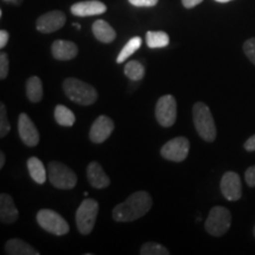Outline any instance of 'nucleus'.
I'll use <instances>...</instances> for the list:
<instances>
[{"mask_svg":"<svg viewBox=\"0 0 255 255\" xmlns=\"http://www.w3.org/2000/svg\"><path fill=\"white\" fill-rule=\"evenodd\" d=\"M152 207V199L146 191L139 190L117 205L113 210V219L116 222H131L144 216Z\"/></svg>","mask_w":255,"mask_h":255,"instance_id":"1","label":"nucleus"},{"mask_svg":"<svg viewBox=\"0 0 255 255\" xmlns=\"http://www.w3.org/2000/svg\"><path fill=\"white\" fill-rule=\"evenodd\" d=\"M63 90L70 101L84 107L94 104L98 98L97 91L92 85L77 78H66L63 82Z\"/></svg>","mask_w":255,"mask_h":255,"instance_id":"2","label":"nucleus"},{"mask_svg":"<svg viewBox=\"0 0 255 255\" xmlns=\"http://www.w3.org/2000/svg\"><path fill=\"white\" fill-rule=\"evenodd\" d=\"M194 126L197 133L206 142H214L216 138V127L208 105L197 102L193 107Z\"/></svg>","mask_w":255,"mask_h":255,"instance_id":"3","label":"nucleus"},{"mask_svg":"<svg viewBox=\"0 0 255 255\" xmlns=\"http://www.w3.org/2000/svg\"><path fill=\"white\" fill-rule=\"evenodd\" d=\"M47 176L51 184L58 189L69 190L77 184V175L62 162L52 161L47 165Z\"/></svg>","mask_w":255,"mask_h":255,"instance_id":"4","label":"nucleus"},{"mask_svg":"<svg viewBox=\"0 0 255 255\" xmlns=\"http://www.w3.org/2000/svg\"><path fill=\"white\" fill-rule=\"evenodd\" d=\"M232 225V214L226 207L216 206L210 209L205 222V228L213 237H222L229 231Z\"/></svg>","mask_w":255,"mask_h":255,"instance_id":"5","label":"nucleus"},{"mask_svg":"<svg viewBox=\"0 0 255 255\" xmlns=\"http://www.w3.org/2000/svg\"><path fill=\"white\" fill-rule=\"evenodd\" d=\"M100 206L94 199H85L76 212V223L78 232L83 235H88L95 227Z\"/></svg>","mask_w":255,"mask_h":255,"instance_id":"6","label":"nucleus"},{"mask_svg":"<svg viewBox=\"0 0 255 255\" xmlns=\"http://www.w3.org/2000/svg\"><path fill=\"white\" fill-rule=\"evenodd\" d=\"M37 222L44 231L51 233V234L62 235L68 234L70 227L65 219H63L58 213L51 209H41L37 213Z\"/></svg>","mask_w":255,"mask_h":255,"instance_id":"7","label":"nucleus"},{"mask_svg":"<svg viewBox=\"0 0 255 255\" xmlns=\"http://www.w3.org/2000/svg\"><path fill=\"white\" fill-rule=\"evenodd\" d=\"M176 100L174 96L164 95L157 101L155 108V116L159 126L170 128L176 122Z\"/></svg>","mask_w":255,"mask_h":255,"instance_id":"8","label":"nucleus"},{"mask_svg":"<svg viewBox=\"0 0 255 255\" xmlns=\"http://www.w3.org/2000/svg\"><path fill=\"white\" fill-rule=\"evenodd\" d=\"M190 142L187 137H175L161 149V156L168 161L182 162L189 154Z\"/></svg>","mask_w":255,"mask_h":255,"instance_id":"9","label":"nucleus"},{"mask_svg":"<svg viewBox=\"0 0 255 255\" xmlns=\"http://www.w3.org/2000/svg\"><path fill=\"white\" fill-rule=\"evenodd\" d=\"M222 195L228 201H238L242 196L241 178L235 171H227L223 174L220 183Z\"/></svg>","mask_w":255,"mask_h":255,"instance_id":"10","label":"nucleus"},{"mask_svg":"<svg viewBox=\"0 0 255 255\" xmlns=\"http://www.w3.org/2000/svg\"><path fill=\"white\" fill-rule=\"evenodd\" d=\"M66 17L62 11H50L37 19L36 27L41 33H52L65 25Z\"/></svg>","mask_w":255,"mask_h":255,"instance_id":"11","label":"nucleus"},{"mask_svg":"<svg viewBox=\"0 0 255 255\" xmlns=\"http://www.w3.org/2000/svg\"><path fill=\"white\" fill-rule=\"evenodd\" d=\"M18 131L21 141L27 146H36L39 143V132H38L36 126L32 122L30 117L25 113L19 115Z\"/></svg>","mask_w":255,"mask_h":255,"instance_id":"12","label":"nucleus"},{"mask_svg":"<svg viewBox=\"0 0 255 255\" xmlns=\"http://www.w3.org/2000/svg\"><path fill=\"white\" fill-rule=\"evenodd\" d=\"M114 128L115 124L113 120L109 119L108 116L102 115V116L97 117L95 120V122L92 123L90 133H89L91 142L96 143V144H100V143L107 141L109 138V136L113 133Z\"/></svg>","mask_w":255,"mask_h":255,"instance_id":"13","label":"nucleus"},{"mask_svg":"<svg viewBox=\"0 0 255 255\" xmlns=\"http://www.w3.org/2000/svg\"><path fill=\"white\" fill-rule=\"evenodd\" d=\"M70 11L76 17H91V15L103 14L107 12V5L100 0H87L78 1L70 7Z\"/></svg>","mask_w":255,"mask_h":255,"instance_id":"14","label":"nucleus"},{"mask_svg":"<svg viewBox=\"0 0 255 255\" xmlns=\"http://www.w3.org/2000/svg\"><path fill=\"white\" fill-rule=\"evenodd\" d=\"M53 58L57 60H71L78 55V47L69 40H55L51 46Z\"/></svg>","mask_w":255,"mask_h":255,"instance_id":"15","label":"nucleus"},{"mask_svg":"<svg viewBox=\"0 0 255 255\" xmlns=\"http://www.w3.org/2000/svg\"><path fill=\"white\" fill-rule=\"evenodd\" d=\"M87 175L89 182L96 189H104V188L109 187L110 178L104 173L103 168H102V165L98 162L94 161L91 163H89Z\"/></svg>","mask_w":255,"mask_h":255,"instance_id":"16","label":"nucleus"},{"mask_svg":"<svg viewBox=\"0 0 255 255\" xmlns=\"http://www.w3.org/2000/svg\"><path fill=\"white\" fill-rule=\"evenodd\" d=\"M19 218L14 201L8 194L0 195V220L2 223H14Z\"/></svg>","mask_w":255,"mask_h":255,"instance_id":"17","label":"nucleus"},{"mask_svg":"<svg viewBox=\"0 0 255 255\" xmlns=\"http://www.w3.org/2000/svg\"><path fill=\"white\" fill-rule=\"evenodd\" d=\"M92 32L96 39L100 40L101 43L109 44L116 39V31L114 30L110 24H108L105 20H96L92 24Z\"/></svg>","mask_w":255,"mask_h":255,"instance_id":"18","label":"nucleus"},{"mask_svg":"<svg viewBox=\"0 0 255 255\" xmlns=\"http://www.w3.org/2000/svg\"><path fill=\"white\" fill-rule=\"evenodd\" d=\"M5 253L8 255H39V252L31 245L19 239H11L6 242Z\"/></svg>","mask_w":255,"mask_h":255,"instance_id":"19","label":"nucleus"},{"mask_svg":"<svg viewBox=\"0 0 255 255\" xmlns=\"http://www.w3.org/2000/svg\"><path fill=\"white\" fill-rule=\"evenodd\" d=\"M27 169L30 176L34 182L38 184H44L46 182V169L44 167L43 162L37 157H30L27 159Z\"/></svg>","mask_w":255,"mask_h":255,"instance_id":"20","label":"nucleus"},{"mask_svg":"<svg viewBox=\"0 0 255 255\" xmlns=\"http://www.w3.org/2000/svg\"><path fill=\"white\" fill-rule=\"evenodd\" d=\"M26 96L32 103H38L43 98V84L39 77L32 76L26 81Z\"/></svg>","mask_w":255,"mask_h":255,"instance_id":"21","label":"nucleus"},{"mask_svg":"<svg viewBox=\"0 0 255 255\" xmlns=\"http://www.w3.org/2000/svg\"><path fill=\"white\" fill-rule=\"evenodd\" d=\"M145 39L150 49H161L169 45V36L163 31H148Z\"/></svg>","mask_w":255,"mask_h":255,"instance_id":"22","label":"nucleus"},{"mask_svg":"<svg viewBox=\"0 0 255 255\" xmlns=\"http://www.w3.org/2000/svg\"><path fill=\"white\" fill-rule=\"evenodd\" d=\"M55 120L56 122L62 127H72L75 124L76 117L69 108L65 105H57L55 109Z\"/></svg>","mask_w":255,"mask_h":255,"instance_id":"23","label":"nucleus"},{"mask_svg":"<svg viewBox=\"0 0 255 255\" xmlns=\"http://www.w3.org/2000/svg\"><path fill=\"white\" fill-rule=\"evenodd\" d=\"M124 73L131 81H141L144 77L145 68L142 63L137 62V60H130L124 66Z\"/></svg>","mask_w":255,"mask_h":255,"instance_id":"24","label":"nucleus"},{"mask_svg":"<svg viewBox=\"0 0 255 255\" xmlns=\"http://www.w3.org/2000/svg\"><path fill=\"white\" fill-rule=\"evenodd\" d=\"M142 45V39L139 37H132L131 39H130L126 45L123 46V49L121 50L119 57H117L116 62L121 64L123 62H126V60L129 58L130 56H132L133 53L136 52L137 50L139 49Z\"/></svg>","mask_w":255,"mask_h":255,"instance_id":"25","label":"nucleus"},{"mask_svg":"<svg viewBox=\"0 0 255 255\" xmlns=\"http://www.w3.org/2000/svg\"><path fill=\"white\" fill-rule=\"evenodd\" d=\"M141 255H169V251L156 242H146L139 251Z\"/></svg>","mask_w":255,"mask_h":255,"instance_id":"26","label":"nucleus"},{"mask_svg":"<svg viewBox=\"0 0 255 255\" xmlns=\"http://www.w3.org/2000/svg\"><path fill=\"white\" fill-rule=\"evenodd\" d=\"M11 130V126L7 120V113L4 103H0V137H5Z\"/></svg>","mask_w":255,"mask_h":255,"instance_id":"27","label":"nucleus"},{"mask_svg":"<svg viewBox=\"0 0 255 255\" xmlns=\"http://www.w3.org/2000/svg\"><path fill=\"white\" fill-rule=\"evenodd\" d=\"M244 52L247 56V58L255 65V38H251V39L245 41Z\"/></svg>","mask_w":255,"mask_h":255,"instance_id":"28","label":"nucleus"},{"mask_svg":"<svg viewBox=\"0 0 255 255\" xmlns=\"http://www.w3.org/2000/svg\"><path fill=\"white\" fill-rule=\"evenodd\" d=\"M9 63H8V56L7 53L1 52L0 55V78L5 79L8 75Z\"/></svg>","mask_w":255,"mask_h":255,"instance_id":"29","label":"nucleus"},{"mask_svg":"<svg viewBox=\"0 0 255 255\" xmlns=\"http://www.w3.org/2000/svg\"><path fill=\"white\" fill-rule=\"evenodd\" d=\"M128 1L137 7H152L157 5L158 0H128Z\"/></svg>","mask_w":255,"mask_h":255,"instance_id":"30","label":"nucleus"},{"mask_svg":"<svg viewBox=\"0 0 255 255\" xmlns=\"http://www.w3.org/2000/svg\"><path fill=\"white\" fill-rule=\"evenodd\" d=\"M245 180L251 188L255 187V165L247 169L246 174H245Z\"/></svg>","mask_w":255,"mask_h":255,"instance_id":"31","label":"nucleus"},{"mask_svg":"<svg viewBox=\"0 0 255 255\" xmlns=\"http://www.w3.org/2000/svg\"><path fill=\"white\" fill-rule=\"evenodd\" d=\"M244 146L247 151H255V135L251 136L250 138L245 142Z\"/></svg>","mask_w":255,"mask_h":255,"instance_id":"32","label":"nucleus"},{"mask_svg":"<svg viewBox=\"0 0 255 255\" xmlns=\"http://www.w3.org/2000/svg\"><path fill=\"white\" fill-rule=\"evenodd\" d=\"M8 32L5 31V30H1L0 31V47L1 49H4V47L7 45V41H8Z\"/></svg>","mask_w":255,"mask_h":255,"instance_id":"33","label":"nucleus"},{"mask_svg":"<svg viewBox=\"0 0 255 255\" xmlns=\"http://www.w3.org/2000/svg\"><path fill=\"white\" fill-rule=\"evenodd\" d=\"M202 1L203 0H182V5L186 8H193L199 4H201Z\"/></svg>","mask_w":255,"mask_h":255,"instance_id":"34","label":"nucleus"},{"mask_svg":"<svg viewBox=\"0 0 255 255\" xmlns=\"http://www.w3.org/2000/svg\"><path fill=\"white\" fill-rule=\"evenodd\" d=\"M4 164H5V154L4 151H1L0 152V169H2Z\"/></svg>","mask_w":255,"mask_h":255,"instance_id":"35","label":"nucleus"},{"mask_svg":"<svg viewBox=\"0 0 255 255\" xmlns=\"http://www.w3.org/2000/svg\"><path fill=\"white\" fill-rule=\"evenodd\" d=\"M215 1L222 2V4H225V2H229V1H232V0H215Z\"/></svg>","mask_w":255,"mask_h":255,"instance_id":"36","label":"nucleus"},{"mask_svg":"<svg viewBox=\"0 0 255 255\" xmlns=\"http://www.w3.org/2000/svg\"><path fill=\"white\" fill-rule=\"evenodd\" d=\"M73 26H75L76 28H77V30H81V25H79V24H77V23H73Z\"/></svg>","mask_w":255,"mask_h":255,"instance_id":"37","label":"nucleus"},{"mask_svg":"<svg viewBox=\"0 0 255 255\" xmlns=\"http://www.w3.org/2000/svg\"><path fill=\"white\" fill-rule=\"evenodd\" d=\"M253 235H254V238H255V226H254V229H253Z\"/></svg>","mask_w":255,"mask_h":255,"instance_id":"38","label":"nucleus"}]
</instances>
